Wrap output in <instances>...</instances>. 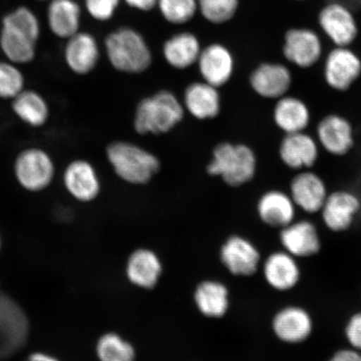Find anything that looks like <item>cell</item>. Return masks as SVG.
Segmentation results:
<instances>
[{
  "label": "cell",
  "mask_w": 361,
  "mask_h": 361,
  "mask_svg": "<svg viewBox=\"0 0 361 361\" xmlns=\"http://www.w3.org/2000/svg\"><path fill=\"white\" fill-rule=\"evenodd\" d=\"M104 45L108 60L116 71L141 73L152 64V51L145 38L130 27H120L111 31Z\"/></svg>",
  "instance_id": "obj_1"
},
{
  "label": "cell",
  "mask_w": 361,
  "mask_h": 361,
  "mask_svg": "<svg viewBox=\"0 0 361 361\" xmlns=\"http://www.w3.org/2000/svg\"><path fill=\"white\" fill-rule=\"evenodd\" d=\"M184 116V108L177 97L161 90L144 99L135 111L134 126L139 134H161L174 128Z\"/></svg>",
  "instance_id": "obj_2"
},
{
  "label": "cell",
  "mask_w": 361,
  "mask_h": 361,
  "mask_svg": "<svg viewBox=\"0 0 361 361\" xmlns=\"http://www.w3.org/2000/svg\"><path fill=\"white\" fill-rule=\"evenodd\" d=\"M257 166L258 160L252 148L224 142L214 149L207 170L212 176H219L229 186L238 187L255 177Z\"/></svg>",
  "instance_id": "obj_3"
},
{
  "label": "cell",
  "mask_w": 361,
  "mask_h": 361,
  "mask_svg": "<svg viewBox=\"0 0 361 361\" xmlns=\"http://www.w3.org/2000/svg\"><path fill=\"white\" fill-rule=\"evenodd\" d=\"M106 157L116 175L129 183H147L160 169L159 160L154 155L129 142L110 144Z\"/></svg>",
  "instance_id": "obj_4"
},
{
  "label": "cell",
  "mask_w": 361,
  "mask_h": 361,
  "mask_svg": "<svg viewBox=\"0 0 361 361\" xmlns=\"http://www.w3.org/2000/svg\"><path fill=\"white\" fill-rule=\"evenodd\" d=\"M13 177L19 186L30 193H39L51 186L56 175V162L51 153L39 147L24 149L16 157Z\"/></svg>",
  "instance_id": "obj_5"
},
{
  "label": "cell",
  "mask_w": 361,
  "mask_h": 361,
  "mask_svg": "<svg viewBox=\"0 0 361 361\" xmlns=\"http://www.w3.org/2000/svg\"><path fill=\"white\" fill-rule=\"evenodd\" d=\"M30 320L24 309L0 290V360L11 357L28 342Z\"/></svg>",
  "instance_id": "obj_6"
},
{
  "label": "cell",
  "mask_w": 361,
  "mask_h": 361,
  "mask_svg": "<svg viewBox=\"0 0 361 361\" xmlns=\"http://www.w3.org/2000/svg\"><path fill=\"white\" fill-rule=\"evenodd\" d=\"M323 76L328 87L348 92L361 78V58L350 47H335L324 60Z\"/></svg>",
  "instance_id": "obj_7"
},
{
  "label": "cell",
  "mask_w": 361,
  "mask_h": 361,
  "mask_svg": "<svg viewBox=\"0 0 361 361\" xmlns=\"http://www.w3.org/2000/svg\"><path fill=\"white\" fill-rule=\"evenodd\" d=\"M315 138L320 149L328 154L343 157L353 150L355 130L351 121L338 113H329L316 126Z\"/></svg>",
  "instance_id": "obj_8"
},
{
  "label": "cell",
  "mask_w": 361,
  "mask_h": 361,
  "mask_svg": "<svg viewBox=\"0 0 361 361\" xmlns=\"http://www.w3.org/2000/svg\"><path fill=\"white\" fill-rule=\"evenodd\" d=\"M282 52L291 65L308 70L322 60L324 47L314 30L300 27L288 30L284 34Z\"/></svg>",
  "instance_id": "obj_9"
},
{
  "label": "cell",
  "mask_w": 361,
  "mask_h": 361,
  "mask_svg": "<svg viewBox=\"0 0 361 361\" xmlns=\"http://www.w3.org/2000/svg\"><path fill=\"white\" fill-rule=\"evenodd\" d=\"M320 29L337 47H350L359 35V25L353 12L341 3L333 2L322 8L318 15Z\"/></svg>",
  "instance_id": "obj_10"
},
{
  "label": "cell",
  "mask_w": 361,
  "mask_h": 361,
  "mask_svg": "<svg viewBox=\"0 0 361 361\" xmlns=\"http://www.w3.org/2000/svg\"><path fill=\"white\" fill-rule=\"evenodd\" d=\"M65 190L75 201L90 202L100 195L102 183L97 171L92 162L85 159L72 160L62 174Z\"/></svg>",
  "instance_id": "obj_11"
},
{
  "label": "cell",
  "mask_w": 361,
  "mask_h": 361,
  "mask_svg": "<svg viewBox=\"0 0 361 361\" xmlns=\"http://www.w3.org/2000/svg\"><path fill=\"white\" fill-rule=\"evenodd\" d=\"M317 140L307 132L283 135L279 146V157L287 169L296 171L313 169L319 161Z\"/></svg>",
  "instance_id": "obj_12"
},
{
  "label": "cell",
  "mask_w": 361,
  "mask_h": 361,
  "mask_svg": "<svg viewBox=\"0 0 361 361\" xmlns=\"http://www.w3.org/2000/svg\"><path fill=\"white\" fill-rule=\"evenodd\" d=\"M288 192L297 209L309 214L319 213L329 193L326 180L313 169L298 171Z\"/></svg>",
  "instance_id": "obj_13"
},
{
  "label": "cell",
  "mask_w": 361,
  "mask_h": 361,
  "mask_svg": "<svg viewBox=\"0 0 361 361\" xmlns=\"http://www.w3.org/2000/svg\"><path fill=\"white\" fill-rule=\"evenodd\" d=\"M361 210V200L354 192L340 189L329 193L319 214L323 223L332 232L350 229Z\"/></svg>",
  "instance_id": "obj_14"
},
{
  "label": "cell",
  "mask_w": 361,
  "mask_h": 361,
  "mask_svg": "<svg viewBox=\"0 0 361 361\" xmlns=\"http://www.w3.org/2000/svg\"><path fill=\"white\" fill-rule=\"evenodd\" d=\"M250 82L259 97L277 101L290 94L293 76L290 68L282 63L264 62L252 72Z\"/></svg>",
  "instance_id": "obj_15"
},
{
  "label": "cell",
  "mask_w": 361,
  "mask_h": 361,
  "mask_svg": "<svg viewBox=\"0 0 361 361\" xmlns=\"http://www.w3.org/2000/svg\"><path fill=\"white\" fill-rule=\"evenodd\" d=\"M100 56L97 39L87 31L80 30L66 40L63 57L68 69L73 74H90L97 66Z\"/></svg>",
  "instance_id": "obj_16"
},
{
  "label": "cell",
  "mask_w": 361,
  "mask_h": 361,
  "mask_svg": "<svg viewBox=\"0 0 361 361\" xmlns=\"http://www.w3.org/2000/svg\"><path fill=\"white\" fill-rule=\"evenodd\" d=\"M197 64L203 80L216 88L227 83L234 71L231 51L220 43H213L203 48Z\"/></svg>",
  "instance_id": "obj_17"
},
{
  "label": "cell",
  "mask_w": 361,
  "mask_h": 361,
  "mask_svg": "<svg viewBox=\"0 0 361 361\" xmlns=\"http://www.w3.org/2000/svg\"><path fill=\"white\" fill-rule=\"evenodd\" d=\"M220 259L230 273L237 276H250L258 271L260 255L247 239L233 236L221 247Z\"/></svg>",
  "instance_id": "obj_18"
},
{
  "label": "cell",
  "mask_w": 361,
  "mask_h": 361,
  "mask_svg": "<svg viewBox=\"0 0 361 361\" xmlns=\"http://www.w3.org/2000/svg\"><path fill=\"white\" fill-rule=\"evenodd\" d=\"M281 245L295 258H308L317 255L322 247L317 227L310 220H295L281 229Z\"/></svg>",
  "instance_id": "obj_19"
},
{
  "label": "cell",
  "mask_w": 361,
  "mask_h": 361,
  "mask_svg": "<svg viewBox=\"0 0 361 361\" xmlns=\"http://www.w3.org/2000/svg\"><path fill=\"white\" fill-rule=\"evenodd\" d=\"M273 331L279 340L288 344H299L313 331V322L307 311L298 306H287L275 314Z\"/></svg>",
  "instance_id": "obj_20"
},
{
  "label": "cell",
  "mask_w": 361,
  "mask_h": 361,
  "mask_svg": "<svg viewBox=\"0 0 361 361\" xmlns=\"http://www.w3.org/2000/svg\"><path fill=\"white\" fill-rule=\"evenodd\" d=\"M273 119L277 128L286 135L306 132L312 121V114L303 99L288 94L275 103Z\"/></svg>",
  "instance_id": "obj_21"
},
{
  "label": "cell",
  "mask_w": 361,
  "mask_h": 361,
  "mask_svg": "<svg viewBox=\"0 0 361 361\" xmlns=\"http://www.w3.org/2000/svg\"><path fill=\"white\" fill-rule=\"evenodd\" d=\"M297 209L290 193L279 189L264 193L257 205L262 222L271 228L281 229L295 220Z\"/></svg>",
  "instance_id": "obj_22"
},
{
  "label": "cell",
  "mask_w": 361,
  "mask_h": 361,
  "mask_svg": "<svg viewBox=\"0 0 361 361\" xmlns=\"http://www.w3.org/2000/svg\"><path fill=\"white\" fill-rule=\"evenodd\" d=\"M82 10L78 0H51L48 4L47 20L49 30L56 37L66 40L80 31Z\"/></svg>",
  "instance_id": "obj_23"
},
{
  "label": "cell",
  "mask_w": 361,
  "mask_h": 361,
  "mask_svg": "<svg viewBox=\"0 0 361 361\" xmlns=\"http://www.w3.org/2000/svg\"><path fill=\"white\" fill-rule=\"evenodd\" d=\"M266 281L274 290L288 291L299 283L300 270L295 257L286 251L273 252L264 264Z\"/></svg>",
  "instance_id": "obj_24"
},
{
  "label": "cell",
  "mask_w": 361,
  "mask_h": 361,
  "mask_svg": "<svg viewBox=\"0 0 361 361\" xmlns=\"http://www.w3.org/2000/svg\"><path fill=\"white\" fill-rule=\"evenodd\" d=\"M162 272L161 262L154 252L140 248L129 257L126 265V276L129 281L139 288H154Z\"/></svg>",
  "instance_id": "obj_25"
},
{
  "label": "cell",
  "mask_w": 361,
  "mask_h": 361,
  "mask_svg": "<svg viewBox=\"0 0 361 361\" xmlns=\"http://www.w3.org/2000/svg\"><path fill=\"white\" fill-rule=\"evenodd\" d=\"M202 49L196 35L182 31L166 40L162 53L169 66L175 69L184 70L197 62Z\"/></svg>",
  "instance_id": "obj_26"
},
{
  "label": "cell",
  "mask_w": 361,
  "mask_h": 361,
  "mask_svg": "<svg viewBox=\"0 0 361 361\" xmlns=\"http://www.w3.org/2000/svg\"><path fill=\"white\" fill-rule=\"evenodd\" d=\"M11 108L18 119L32 128H42L51 116L47 99L35 90H23L11 101Z\"/></svg>",
  "instance_id": "obj_27"
},
{
  "label": "cell",
  "mask_w": 361,
  "mask_h": 361,
  "mask_svg": "<svg viewBox=\"0 0 361 361\" xmlns=\"http://www.w3.org/2000/svg\"><path fill=\"white\" fill-rule=\"evenodd\" d=\"M184 105L197 119L214 118L221 109L218 89L205 81L192 83L185 90Z\"/></svg>",
  "instance_id": "obj_28"
},
{
  "label": "cell",
  "mask_w": 361,
  "mask_h": 361,
  "mask_svg": "<svg viewBox=\"0 0 361 361\" xmlns=\"http://www.w3.org/2000/svg\"><path fill=\"white\" fill-rule=\"evenodd\" d=\"M38 42L29 35L10 27L0 29V49L6 60L18 66L28 65L35 61Z\"/></svg>",
  "instance_id": "obj_29"
},
{
  "label": "cell",
  "mask_w": 361,
  "mask_h": 361,
  "mask_svg": "<svg viewBox=\"0 0 361 361\" xmlns=\"http://www.w3.org/2000/svg\"><path fill=\"white\" fill-rule=\"evenodd\" d=\"M194 301L198 310L206 317L222 318L229 308L228 288L218 281H203L198 284L194 293Z\"/></svg>",
  "instance_id": "obj_30"
},
{
  "label": "cell",
  "mask_w": 361,
  "mask_h": 361,
  "mask_svg": "<svg viewBox=\"0 0 361 361\" xmlns=\"http://www.w3.org/2000/svg\"><path fill=\"white\" fill-rule=\"evenodd\" d=\"M96 353L100 361H135L133 345L118 334H104L97 342Z\"/></svg>",
  "instance_id": "obj_31"
},
{
  "label": "cell",
  "mask_w": 361,
  "mask_h": 361,
  "mask_svg": "<svg viewBox=\"0 0 361 361\" xmlns=\"http://www.w3.org/2000/svg\"><path fill=\"white\" fill-rule=\"evenodd\" d=\"M1 25L20 31L38 42L42 36V25L39 18L28 6H18L7 13L3 17Z\"/></svg>",
  "instance_id": "obj_32"
},
{
  "label": "cell",
  "mask_w": 361,
  "mask_h": 361,
  "mask_svg": "<svg viewBox=\"0 0 361 361\" xmlns=\"http://www.w3.org/2000/svg\"><path fill=\"white\" fill-rule=\"evenodd\" d=\"M157 8L171 25H185L198 12L197 0H158Z\"/></svg>",
  "instance_id": "obj_33"
},
{
  "label": "cell",
  "mask_w": 361,
  "mask_h": 361,
  "mask_svg": "<svg viewBox=\"0 0 361 361\" xmlns=\"http://www.w3.org/2000/svg\"><path fill=\"white\" fill-rule=\"evenodd\" d=\"M25 85L20 66L7 60L0 61V100H13L26 89Z\"/></svg>",
  "instance_id": "obj_34"
},
{
  "label": "cell",
  "mask_w": 361,
  "mask_h": 361,
  "mask_svg": "<svg viewBox=\"0 0 361 361\" xmlns=\"http://www.w3.org/2000/svg\"><path fill=\"white\" fill-rule=\"evenodd\" d=\"M198 12L214 25H222L235 16L239 0H197Z\"/></svg>",
  "instance_id": "obj_35"
},
{
  "label": "cell",
  "mask_w": 361,
  "mask_h": 361,
  "mask_svg": "<svg viewBox=\"0 0 361 361\" xmlns=\"http://www.w3.org/2000/svg\"><path fill=\"white\" fill-rule=\"evenodd\" d=\"M123 0H84V6L93 20L106 22L112 19Z\"/></svg>",
  "instance_id": "obj_36"
},
{
  "label": "cell",
  "mask_w": 361,
  "mask_h": 361,
  "mask_svg": "<svg viewBox=\"0 0 361 361\" xmlns=\"http://www.w3.org/2000/svg\"><path fill=\"white\" fill-rule=\"evenodd\" d=\"M345 336L352 349L361 351V312L352 315L345 327Z\"/></svg>",
  "instance_id": "obj_37"
},
{
  "label": "cell",
  "mask_w": 361,
  "mask_h": 361,
  "mask_svg": "<svg viewBox=\"0 0 361 361\" xmlns=\"http://www.w3.org/2000/svg\"><path fill=\"white\" fill-rule=\"evenodd\" d=\"M130 8L142 12H148L157 8L158 0H123Z\"/></svg>",
  "instance_id": "obj_38"
},
{
  "label": "cell",
  "mask_w": 361,
  "mask_h": 361,
  "mask_svg": "<svg viewBox=\"0 0 361 361\" xmlns=\"http://www.w3.org/2000/svg\"><path fill=\"white\" fill-rule=\"evenodd\" d=\"M329 361H361V354L354 349L341 350L334 354Z\"/></svg>",
  "instance_id": "obj_39"
},
{
  "label": "cell",
  "mask_w": 361,
  "mask_h": 361,
  "mask_svg": "<svg viewBox=\"0 0 361 361\" xmlns=\"http://www.w3.org/2000/svg\"><path fill=\"white\" fill-rule=\"evenodd\" d=\"M25 361H61L55 355L44 351H35Z\"/></svg>",
  "instance_id": "obj_40"
},
{
  "label": "cell",
  "mask_w": 361,
  "mask_h": 361,
  "mask_svg": "<svg viewBox=\"0 0 361 361\" xmlns=\"http://www.w3.org/2000/svg\"><path fill=\"white\" fill-rule=\"evenodd\" d=\"M1 247H2V238H1V234H0V251H1Z\"/></svg>",
  "instance_id": "obj_41"
},
{
  "label": "cell",
  "mask_w": 361,
  "mask_h": 361,
  "mask_svg": "<svg viewBox=\"0 0 361 361\" xmlns=\"http://www.w3.org/2000/svg\"><path fill=\"white\" fill-rule=\"evenodd\" d=\"M37 1H47V0H37Z\"/></svg>",
  "instance_id": "obj_42"
},
{
  "label": "cell",
  "mask_w": 361,
  "mask_h": 361,
  "mask_svg": "<svg viewBox=\"0 0 361 361\" xmlns=\"http://www.w3.org/2000/svg\"><path fill=\"white\" fill-rule=\"evenodd\" d=\"M297 1H305V0H297Z\"/></svg>",
  "instance_id": "obj_43"
}]
</instances>
